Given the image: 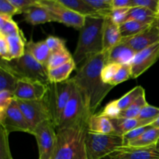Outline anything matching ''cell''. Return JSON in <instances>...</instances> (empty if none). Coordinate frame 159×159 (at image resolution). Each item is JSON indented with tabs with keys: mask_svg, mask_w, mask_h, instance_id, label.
Returning <instances> with one entry per match:
<instances>
[{
	"mask_svg": "<svg viewBox=\"0 0 159 159\" xmlns=\"http://www.w3.org/2000/svg\"><path fill=\"white\" fill-rule=\"evenodd\" d=\"M59 2L73 12L83 16L86 17L99 14V12L92 8L85 0H59Z\"/></svg>",
	"mask_w": 159,
	"mask_h": 159,
	"instance_id": "83f0119b",
	"label": "cell"
},
{
	"mask_svg": "<svg viewBox=\"0 0 159 159\" xmlns=\"http://www.w3.org/2000/svg\"><path fill=\"white\" fill-rule=\"evenodd\" d=\"M92 116L93 115L90 113L85 95L74 83L71 99L68 101L60 122L56 128L57 130H61L77 127L82 124H88Z\"/></svg>",
	"mask_w": 159,
	"mask_h": 159,
	"instance_id": "277c9868",
	"label": "cell"
},
{
	"mask_svg": "<svg viewBox=\"0 0 159 159\" xmlns=\"http://www.w3.org/2000/svg\"><path fill=\"white\" fill-rule=\"evenodd\" d=\"M49 89L50 85L30 79H20L13 95L16 99L40 100L47 96Z\"/></svg>",
	"mask_w": 159,
	"mask_h": 159,
	"instance_id": "7c38bea8",
	"label": "cell"
},
{
	"mask_svg": "<svg viewBox=\"0 0 159 159\" xmlns=\"http://www.w3.org/2000/svg\"><path fill=\"white\" fill-rule=\"evenodd\" d=\"M151 25L140 23L136 20H127L120 25V30L123 38L131 37L148 28Z\"/></svg>",
	"mask_w": 159,
	"mask_h": 159,
	"instance_id": "f1b7e54d",
	"label": "cell"
},
{
	"mask_svg": "<svg viewBox=\"0 0 159 159\" xmlns=\"http://www.w3.org/2000/svg\"><path fill=\"white\" fill-rule=\"evenodd\" d=\"M105 16L96 14L85 17V24L79 33L73 54L76 67L79 68L87 60L103 52V24Z\"/></svg>",
	"mask_w": 159,
	"mask_h": 159,
	"instance_id": "7a4b0ae2",
	"label": "cell"
},
{
	"mask_svg": "<svg viewBox=\"0 0 159 159\" xmlns=\"http://www.w3.org/2000/svg\"><path fill=\"white\" fill-rule=\"evenodd\" d=\"M20 79L2 63H0V91L14 93Z\"/></svg>",
	"mask_w": 159,
	"mask_h": 159,
	"instance_id": "4316f807",
	"label": "cell"
},
{
	"mask_svg": "<svg viewBox=\"0 0 159 159\" xmlns=\"http://www.w3.org/2000/svg\"><path fill=\"white\" fill-rule=\"evenodd\" d=\"M76 65L74 59L65 65L54 69L48 70V77L51 84H57L68 80L71 73L76 69Z\"/></svg>",
	"mask_w": 159,
	"mask_h": 159,
	"instance_id": "603a6c76",
	"label": "cell"
},
{
	"mask_svg": "<svg viewBox=\"0 0 159 159\" xmlns=\"http://www.w3.org/2000/svg\"><path fill=\"white\" fill-rule=\"evenodd\" d=\"M124 145L123 136L87 131L85 147L89 159H102Z\"/></svg>",
	"mask_w": 159,
	"mask_h": 159,
	"instance_id": "8992f818",
	"label": "cell"
},
{
	"mask_svg": "<svg viewBox=\"0 0 159 159\" xmlns=\"http://www.w3.org/2000/svg\"><path fill=\"white\" fill-rule=\"evenodd\" d=\"M156 146H157V147H158V148H159V139H158V142H157V144H156Z\"/></svg>",
	"mask_w": 159,
	"mask_h": 159,
	"instance_id": "816d5d0a",
	"label": "cell"
},
{
	"mask_svg": "<svg viewBox=\"0 0 159 159\" xmlns=\"http://www.w3.org/2000/svg\"><path fill=\"white\" fill-rule=\"evenodd\" d=\"M21 30L12 17L0 14V34L6 37L22 34Z\"/></svg>",
	"mask_w": 159,
	"mask_h": 159,
	"instance_id": "1f68e13d",
	"label": "cell"
},
{
	"mask_svg": "<svg viewBox=\"0 0 159 159\" xmlns=\"http://www.w3.org/2000/svg\"><path fill=\"white\" fill-rule=\"evenodd\" d=\"M24 20L32 26L43 24V23L53 22V19L48 11L44 7L39 4L30 6L23 12Z\"/></svg>",
	"mask_w": 159,
	"mask_h": 159,
	"instance_id": "d6986e66",
	"label": "cell"
},
{
	"mask_svg": "<svg viewBox=\"0 0 159 159\" xmlns=\"http://www.w3.org/2000/svg\"><path fill=\"white\" fill-rule=\"evenodd\" d=\"M130 9V8L113 9L108 16H110L113 22L120 26L127 20V16H128V12Z\"/></svg>",
	"mask_w": 159,
	"mask_h": 159,
	"instance_id": "74e56055",
	"label": "cell"
},
{
	"mask_svg": "<svg viewBox=\"0 0 159 159\" xmlns=\"http://www.w3.org/2000/svg\"><path fill=\"white\" fill-rule=\"evenodd\" d=\"M155 25L157 26V28H158V29L159 30V18H158L156 20V21H155Z\"/></svg>",
	"mask_w": 159,
	"mask_h": 159,
	"instance_id": "c3c4849f",
	"label": "cell"
},
{
	"mask_svg": "<svg viewBox=\"0 0 159 159\" xmlns=\"http://www.w3.org/2000/svg\"><path fill=\"white\" fill-rule=\"evenodd\" d=\"M136 52L124 41L107 52V63L118 65H130L135 57Z\"/></svg>",
	"mask_w": 159,
	"mask_h": 159,
	"instance_id": "e0dca14e",
	"label": "cell"
},
{
	"mask_svg": "<svg viewBox=\"0 0 159 159\" xmlns=\"http://www.w3.org/2000/svg\"><path fill=\"white\" fill-rule=\"evenodd\" d=\"M0 14L12 17L14 15L21 14V12L11 3L9 0L0 1Z\"/></svg>",
	"mask_w": 159,
	"mask_h": 159,
	"instance_id": "60d3db41",
	"label": "cell"
},
{
	"mask_svg": "<svg viewBox=\"0 0 159 159\" xmlns=\"http://www.w3.org/2000/svg\"><path fill=\"white\" fill-rule=\"evenodd\" d=\"M133 7H142L156 12L158 0H132Z\"/></svg>",
	"mask_w": 159,
	"mask_h": 159,
	"instance_id": "7bdbcfd3",
	"label": "cell"
},
{
	"mask_svg": "<svg viewBox=\"0 0 159 159\" xmlns=\"http://www.w3.org/2000/svg\"><path fill=\"white\" fill-rule=\"evenodd\" d=\"M159 58V42L136 53L131 65V78L136 79L150 68Z\"/></svg>",
	"mask_w": 159,
	"mask_h": 159,
	"instance_id": "5bb4252c",
	"label": "cell"
},
{
	"mask_svg": "<svg viewBox=\"0 0 159 159\" xmlns=\"http://www.w3.org/2000/svg\"><path fill=\"white\" fill-rule=\"evenodd\" d=\"M26 51L32 55L34 59L44 66L48 67V61L51 55V51L45 40L35 42L33 40L26 42Z\"/></svg>",
	"mask_w": 159,
	"mask_h": 159,
	"instance_id": "44dd1931",
	"label": "cell"
},
{
	"mask_svg": "<svg viewBox=\"0 0 159 159\" xmlns=\"http://www.w3.org/2000/svg\"><path fill=\"white\" fill-rule=\"evenodd\" d=\"M0 124L8 134L11 132H24L31 134L29 124L16 99H13L4 114L0 116Z\"/></svg>",
	"mask_w": 159,
	"mask_h": 159,
	"instance_id": "8fae6325",
	"label": "cell"
},
{
	"mask_svg": "<svg viewBox=\"0 0 159 159\" xmlns=\"http://www.w3.org/2000/svg\"><path fill=\"white\" fill-rule=\"evenodd\" d=\"M157 19L156 12L142 7L130 8L127 16V20H136L148 25L154 24Z\"/></svg>",
	"mask_w": 159,
	"mask_h": 159,
	"instance_id": "d4e9b609",
	"label": "cell"
},
{
	"mask_svg": "<svg viewBox=\"0 0 159 159\" xmlns=\"http://www.w3.org/2000/svg\"><path fill=\"white\" fill-rule=\"evenodd\" d=\"M0 56H1V59H3V60H11L7 38L6 36L2 35V34H0Z\"/></svg>",
	"mask_w": 159,
	"mask_h": 159,
	"instance_id": "ee69618b",
	"label": "cell"
},
{
	"mask_svg": "<svg viewBox=\"0 0 159 159\" xmlns=\"http://www.w3.org/2000/svg\"><path fill=\"white\" fill-rule=\"evenodd\" d=\"M72 59L73 55H71V53L68 51L67 48L61 50V51H57L56 52H53L51 53L47 68L48 70L54 69V68L68 63Z\"/></svg>",
	"mask_w": 159,
	"mask_h": 159,
	"instance_id": "4dcf8cb0",
	"label": "cell"
},
{
	"mask_svg": "<svg viewBox=\"0 0 159 159\" xmlns=\"http://www.w3.org/2000/svg\"><path fill=\"white\" fill-rule=\"evenodd\" d=\"M106 64L107 52L103 51L78 68L76 75L71 79L85 95L92 115L95 114L106 96L114 88L106 84L102 79V71Z\"/></svg>",
	"mask_w": 159,
	"mask_h": 159,
	"instance_id": "6da1fadb",
	"label": "cell"
},
{
	"mask_svg": "<svg viewBox=\"0 0 159 159\" xmlns=\"http://www.w3.org/2000/svg\"><path fill=\"white\" fill-rule=\"evenodd\" d=\"M108 156L116 159H159V148L156 144L148 147L122 146Z\"/></svg>",
	"mask_w": 159,
	"mask_h": 159,
	"instance_id": "9a60e30c",
	"label": "cell"
},
{
	"mask_svg": "<svg viewBox=\"0 0 159 159\" xmlns=\"http://www.w3.org/2000/svg\"><path fill=\"white\" fill-rule=\"evenodd\" d=\"M86 2L101 15L108 16L113 10L112 0H85Z\"/></svg>",
	"mask_w": 159,
	"mask_h": 159,
	"instance_id": "d6a6232c",
	"label": "cell"
},
{
	"mask_svg": "<svg viewBox=\"0 0 159 159\" xmlns=\"http://www.w3.org/2000/svg\"><path fill=\"white\" fill-rule=\"evenodd\" d=\"M110 120L113 123L116 133L120 136H124L128 132L138 127L152 125L153 124V121L152 120H140L138 118H132V119L116 118V119Z\"/></svg>",
	"mask_w": 159,
	"mask_h": 159,
	"instance_id": "7402d4cb",
	"label": "cell"
},
{
	"mask_svg": "<svg viewBox=\"0 0 159 159\" xmlns=\"http://www.w3.org/2000/svg\"><path fill=\"white\" fill-rule=\"evenodd\" d=\"M152 127H157V128H159V116L157 118L156 120H155V121L152 124Z\"/></svg>",
	"mask_w": 159,
	"mask_h": 159,
	"instance_id": "7dc6e473",
	"label": "cell"
},
{
	"mask_svg": "<svg viewBox=\"0 0 159 159\" xmlns=\"http://www.w3.org/2000/svg\"><path fill=\"white\" fill-rule=\"evenodd\" d=\"M156 14H157V16H158V18H159V0H158V7H157Z\"/></svg>",
	"mask_w": 159,
	"mask_h": 159,
	"instance_id": "681fc988",
	"label": "cell"
},
{
	"mask_svg": "<svg viewBox=\"0 0 159 159\" xmlns=\"http://www.w3.org/2000/svg\"><path fill=\"white\" fill-rule=\"evenodd\" d=\"M48 97V93L43 99L40 100H22L16 99L29 124L31 134L36 127L41 123L47 120L54 121L52 108Z\"/></svg>",
	"mask_w": 159,
	"mask_h": 159,
	"instance_id": "52a82bcc",
	"label": "cell"
},
{
	"mask_svg": "<svg viewBox=\"0 0 159 159\" xmlns=\"http://www.w3.org/2000/svg\"><path fill=\"white\" fill-rule=\"evenodd\" d=\"M159 116V108L149 105L148 103L141 110L138 119L144 120H152L153 123Z\"/></svg>",
	"mask_w": 159,
	"mask_h": 159,
	"instance_id": "d590c367",
	"label": "cell"
},
{
	"mask_svg": "<svg viewBox=\"0 0 159 159\" xmlns=\"http://www.w3.org/2000/svg\"><path fill=\"white\" fill-rule=\"evenodd\" d=\"M131 65H120L118 69L117 72L116 73L113 77V80L110 82V85L116 86L118 84H120L125 81L128 80L131 78Z\"/></svg>",
	"mask_w": 159,
	"mask_h": 159,
	"instance_id": "836d02e7",
	"label": "cell"
},
{
	"mask_svg": "<svg viewBox=\"0 0 159 159\" xmlns=\"http://www.w3.org/2000/svg\"><path fill=\"white\" fill-rule=\"evenodd\" d=\"M12 5L23 14V11L30 6L37 4L38 0H9Z\"/></svg>",
	"mask_w": 159,
	"mask_h": 159,
	"instance_id": "f6af8a7d",
	"label": "cell"
},
{
	"mask_svg": "<svg viewBox=\"0 0 159 159\" xmlns=\"http://www.w3.org/2000/svg\"><path fill=\"white\" fill-rule=\"evenodd\" d=\"M120 65L115 63H107L102 71V79L106 84L110 85V82L113 80V77L116 73L117 72L118 69Z\"/></svg>",
	"mask_w": 159,
	"mask_h": 159,
	"instance_id": "e575fe53",
	"label": "cell"
},
{
	"mask_svg": "<svg viewBox=\"0 0 159 159\" xmlns=\"http://www.w3.org/2000/svg\"><path fill=\"white\" fill-rule=\"evenodd\" d=\"M122 41L127 43L136 53L143 51L159 42V30L155 23L140 34L127 38H123Z\"/></svg>",
	"mask_w": 159,
	"mask_h": 159,
	"instance_id": "2e32d148",
	"label": "cell"
},
{
	"mask_svg": "<svg viewBox=\"0 0 159 159\" xmlns=\"http://www.w3.org/2000/svg\"><path fill=\"white\" fill-rule=\"evenodd\" d=\"M47 45L49 48L51 53L56 52L57 51H61L66 48L65 46V40L60 37H54V36H49L45 39Z\"/></svg>",
	"mask_w": 159,
	"mask_h": 159,
	"instance_id": "f35d334b",
	"label": "cell"
},
{
	"mask_svg": "<svg viewBox=\"0 0 159 159\" xmlns=\"http://www.w3.org/2000/svg\"><path fill=\"white\" fill-rule=\"evenodd\" d=\"M88 124L57 130V143L51 159H89L85 147Z\"/></svg>",
	"mask_w": 159,
	"mask_h": 159,
	"instance_id": "3957f363",
	"label": "cell"
},
{
	"mask_svg": "<svg viewBox=\"0 0 159 159\" xmlns=\"http://www.w3.org/2000/svg\"><path fill=\"white\" fill-rule=\"evenodd\" d=\"M9 47V54L11 60L21 57L26 52V38L23 34H16L6 37Z\"/></svg>",
	"mask_w": 159,
	"mask_h": 159,
	"instance_id": "484cf974",
	"label": "cell"
},
{
	"mask_svg": "<svg viewBox=\"0 0 159 159\" xmlns=\"http://www.w3.org/2000/svg\"><path fill=\"white\" fill-rule=\"evenodd\" d=\"M88 130L93 133L102 134H118L113 127L111 120L100 113H95L90 117L88 123Z\"/></svg>",
	"mask_w": 159,
	"mask_h": 159,
	"instance_id": "ffe728a7",
	"label": "cell"
},
{
	"mask_svg": "<svg viewBox=\"0 0 159 159\" xmlns=\"http://www.w3.org/2000/svg\"><path fill=\"white\" fill-rule=\"evenodd\" d=\"M102 159H116V158H111V157H110V156H107V157H106V158H104Z\"/></svg>",
	"mask_w": 159,
	"mask_h": 159,
	"instance_id": "f907efd6",
	"label": "cell"
},
{
	"mask_svg": "<svg viewBox=\"0 0 159 159\" xmlns=\"http://www.w3.org/2000/svg\"><path fill=\"white\" fill-rule=\"evenodd\" d=\"M38 2L48 11L53 22L62 23L79 31L83 27L85 16L73 12L62 5L59 0H38Z\"/></svg>",
	"mask_w": 159,
	"mask_h": 159,
	"instance_id": "ba28073f",
	"label": "cell"
},
{
	"mask_svg": "<svg viewBox=\"0 0 159 159\" xmlns=\"http://www.w3.org/2000/svg\"><path fill=\"white\" fill-rule=\"evenodd\" d=\"M15 99L13 93L9 91H0V116L3 115L13 99Z\"/></svg>",
	"mask_w": 159,
	"mask_h": 159,
	"instance_id": "ab89813d",
	"label": "cell"
},
{
	"mask_svg": "<svg viewBox=\"0 0 159 159\" xmlns=\"http://www.w3.org/2000/svg\"><path fill=\"white\" fill-rule=\"evenodd\" d=\"M151 126L152 125L138 127V128L134 129V130H131V131L128 132V133H127L126 134H124V136H123V138H124V145H126L129 141H133V140L136 139L137 138L141 136V134H143L144 132L147 131V130L150 128Z\"/></svg>",
	"mask_w": 159,
	"mask_h": 159,
	"instance_id": "b9f144b4",
	"label": "cell"
},
{
	"mask_svg": "<svg viewBox=\"0 0 159 159\" xmlns=\"http://www.w3.org/2000/svg\"><path fill=\"white\" fill-rule=\"evenodd\" d=\"M1 63L6 65L19 79H30L51 85L48 68L37 61L26 51L20 58L10 61L1 59Z\"/></svg>",
	"mask_w": 159,
	"mask_h": 159,
	"instance_id": "5b68a950",
	"label": "cell"
},
{
	"mask_svg": "<svg viewBox=\"0 0 159 159\" xmlns=\"http://www.w3.org/2000/svg\"><path fill=\"white\" fill-rule=\"evenodd\" d=\"M39 150V159H51L57 143V128L53 120L39 124L33 131Z\"/></svg>",
	"mask_w": 159,
	"mask_h": 159,
	"instance_id": "9c48e42d",
	"label": "cell"
},
{
	"mask_svg": "<svg viewBox=\"0 0 159 159\" xmlns=\"http://www.w3.org/2000/svg\"><path fill=\"white\" fill-rule=\"evenodd\" d=\"M54 92L51 99H50L51 108L54 116V122L56 127L58 125L62 114L68 101L72 95L74 83L71 79L61 83L53 84Z\"/></svg>",
	"mask_w": 159,
	"mask_h": 159,
	"instance_id": "30bf717a",
	"label": "cell"
},
{
	"mask_svg": "<svg viewBox=\"0 0 159 159\" xmlns=\"http://www.w3.org/2000/svg\"><path fill=\"white\" fill-rule=\"evenodd\" d=\"M159 139V128L151 126L150 128L136 139L130 141L126 145L130 147H148L155 145Z\"/></svg>",
	"mask_w": 159,
	"mask_h": 159,
	"instance_id": "cb8c5ba5",
	"label": "cell"
},
{
	"mask_svg": "<svg viewBox=\"0 0 159 159\" xmlns=\"http://www.w3.org/2000/svg\"><path fill=\"white\" fill-rule=\"evenodd\" d=\"M144 93L145 90L143 87L140 85L134 87L120 99L109 102L104 107L100 114L107 116L110 119H116L121 112L128 108L134 101H136L141 95Z\"/></svg>",
	"mask_w": 159,
	"mask_h": 159,
	"instance_id": "4fadbf2b",
	"label": "cell"
},
{
	"mask_svg": "<svg viewBox=\"0 0 159 159\" xmlns=\"http://www.w3.org/2000/svg\"><path fill=\"white\" fill-rule=\"evenodd\" d=\"M103 51L107 52L122 41L120 26L113 21L110 16H106L104 20L103 30Z\"/></svg>",
	"mask_w": 159,
	"mask_h": 159,
	"instance_id": "ac0fdd59",
	"label": "cell"
},
{
	"mask_svg": "<svg viewBox=\"0 0 159 159\" xmlns=\"http://www.w3.org/2000/svg\"><path fill=\"white\" fill-rule=\"evenodd\" d=\"M113 9L119 8H133L132 0H112Z\"/></svg>",
	"mask_w": 159,
	"mask_h": 159,
	"instance_id": "bcb514c9",
	"label": "cell"
},
{
	"mask_svg": "<svg viewBox=\"0 0 159 159\" xmlns=\"http://www.w3.org/2000/svg\"><path fill=\"white\" fill-rule=\"evenodd\" d=\"M148 104L145 98V93L141 95L136 101L133 102L130 107L125 110L121 112L117 118H126V119H132L138 118L141 113V110Z\"/></svg>",
	"mask_w": 159,
	"mask_h": 159,
	"instance_id": "f546056e",
	"label": "cell"
},
{
	"mask_svg": "<svg viewBox=\"0 0 159 159\" xmlns=\"http://www.w3.org/2000/svg\"><path fill=\"white\" fill-rule=\"evenodd\" d=\"M9 134L1 127V147H0V155L1 159H12L11 156L10 151L9 147V141H8V136Z\"/></svg>",
	"mask_w": 159,
	"mask_h": 159,
	"instance_id": "8d00e7d4",
	"label": "cell"
}]
</instances>
